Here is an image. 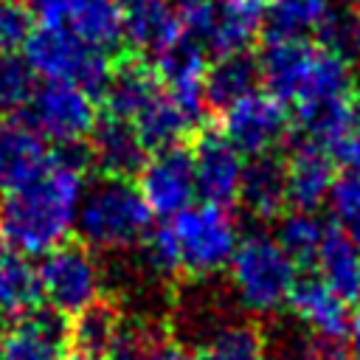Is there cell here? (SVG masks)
Wrapping results in <instances>:
<instances>
[{"mask_svg":"<svg viewBox=\"0 0 360 360\" xmlns=\"http://www.w3.org/2000/svg\"><path fill=\"white\" fill-rule=\"evenodd\" d=\"M37 90V73L25 56L3 53L0 56V110H22Z\"/></svg>","mask_w":360,"mask_h":360,"instance_id":"d6a6232c","label":"cell"},{"mask_svg":"<svg viewBox=\"0 0 360 360\" xmlns=\"http://www.w3.org/2000/svg\"><path fill=\"white\" fill-rule=\"evenodd\" d=\"M87 141H90L87 160L107 180H129L132 174H138V169L149 155L135 127L112 115H104L101 121H96Z\"/></svg>","mask_w":360,"mask_h":360,"instance_id":"9a60e30c","label":"cell"},{"mask_svg":"<svg viewBox=\"0 0 360 360\" xmlns=\"http://www.w3.org/2000/svg\"><path fill=\"white\" fill-rule=\"evenodd\" d=\"M177 253H180V273L188 278H211L228 270V262L239 245L236 219L228 214V205L217 202H197L174 214L169 222Z\"/></svg>","mask_w":360,"mask_h":360,"instance_id":"5b68a950","label":"cell"},{"mask_svg":"<svg viewBox=\"0 0 360 360\" xmlns=\"http://www.w3.org/2000/svg\"><path fill=\"white\" fill-rule=\"evenodd\" d=\"M121 326H124V315H121L118 304L98 298L84 312L70 318V323H68L70 349H76V354L90 357V360H107L110 349L118 340Z\"/></svg>","mask_w":360,"mask_h":360,"instance_id":"cb8c5ba5","label":"cell"},{"mask_svg":"<svg viewBox=\"0 0 360 360\" xmlns=\"http://www.w3.org/2000/svg\"><path fill=\"white\" fill-rule=\"evenodd\" d=\"M349 8H354L360 14V0H349Z\"/></svg>","mask_w":360,"mask_h":360,"instance_id":"ab89813d","label":"cell"},{"mask_svg":"<svg viewBox=\"0 0 360 360\" xmlns=\"http://www.w3.org/2000/svg\"><path fill=\"white\" fill-rule=\"evenodd\" d=\"M48 141L28 121H6L0 124V188H17L31 180L48 160Z\"/></svg>","mask_w":360,"mask_h":360,"instance_id":"ffe728a7","label":"cell"},{"mask_svg":"<svg viewBox=\"0 0 360 360\" xmlns=\"http://www.w3.org/2000/svg\"><path fill=\"white\" fill-rule=\"evenodd\" d=\"M0 360H3V357H0Z\"/></svg>","mask_w":360,"mask_h":360,"instance_id":"ee69618b","label":"cell"},{"mask_svg":"<svg viewBox=\"0 0 360 360\" xmlns=\"http://www.w3.org/2000/svg\"><path fill=\"white\" fill-rule=\"evenodd\" d=\"M34 14L39 25H62L101 51L124 39V8L115 0H45Z\"/></svg>","mask_w":360,"mask_h":360,"instance_id":"8fae6325","label":"cell"},{"mask_svg":"<svg viewBox=\"0 0 360 360\" xmlns=\"http://www.w3.org/2000/svg\"><path fill=\"white\" fill-rule=\"evenodd\" d=\"M256 87H259V65L248 51L217 56V62L208 65L205 82H202L205 104L219 107V110H225L236 98L253 93Z\"/></svg>","mask_w":360,"mask_h":360,"instance_id":"4316f807","label":"cell"},{"mask_svg":"<svg viewBox=\"0 0 360 360\" xmlns=\"http://www.w3.org/2000/svg\"><path fill=\"white\" fill-rule=\"evenodd\" d=\"M138 191L149 205L152 217H174L191 205L197 194L191 149L166 146L149 152L138 169Z\"/></svg>","mask_w":360,"mask_h":360,"instance_id":"30bf717a","label":"cell"},{"mask_svg":"<svg viewBox=\"0 0 360 360\" xmlns=\"http://www.w3.org/2000/svg\"><path fill=\"white\" fill-rule=\"evenodd\" d=\"M270 343L253 321H225L208 329L183 360H267Z\"/></svg>","mask_w":360,"mask_h":360,"instance_id":"44dd1931","label":"cell"},{"mask_svg":"<svg viewBox=\"0 0 360 360\" xmlns=\"http://www.w3.org/2000/svg\"><path fill=\"white\" fill-rule=\"evenodd\" d=\"M329 202L338 228L360 248V166H349L340 177H335Z\"/></svg>","mask_w":360,"mask_h":360,"instance_id":"1f68e13d","label":"cell"},{"mask_svg":"<svg viewBox=\"0 0 360 360\" xmlns=\"http://www.w3.org/2000/svg\"><path fill=\"white\" fill-rule=\"evenodd\" d=\"M191 163H194L197 194L205 202L231 205L239 197L245 160L242 152L222 132L217 129L200 132L191 146Z\"/></svg>","mask_w":360,"mask_h":360,"instance_id":"7c38bea8","label":"cell"},{"mask_svg":"<svg viewBox=\"0 0 360 360\" xmlns=\"http://www.w3.org/2000/svg\"><path fill=\"white\" fill-rule=\"evenodd\" d=\"M68 349V323L48 307L14 318L0 335L3 360H65Z\"/></svg>","mask_w":360,"mask_h":360,"instance_id":"4fadbf2b","label":"cell"},{"mask_svg":"<svg viewBox=\"0 0 360 360\" xmlns=\"http://www.w3.org/2000/svg\"><path fill=\"white\" fill-rule=\"evenodd\" d=\"M259 3H264V0H259Z\"/></svg>","mask_w":360,"mask_h":360,"instance_id":"7bdbcfd3","label":"cell"},{"mask_svg":"<svg viewBox=\"0 0 360 360\" xmlns=\"http://www.w3.org/2000/svg\"><path fill=\"white\" fill-rule=\"evenodd\" d=\"M245 211L256 219H276L290 205L287 194V166L276 155H256L245 163L242 186L236 197Z\"/></svg>","mask_w":360,"mask_h":360,"instance_id":"ac0fdd59","label":"cell"},{"mask_svg":"<svg viewBox=\"0 0 360 360\" xmlns=\"http://www.w3.org/2000/svg\"><path fill=\"white\" fill-rule=\"evenodd\" d=\"M160 90L163 84H160L155 65H149L138 53H129V56H118L110 65L107 82L101 87V98H104L107 115L124 118L132 124Z\"/></svg>","mask_w":360,"mask_h":360,"instance_id":"5bb4252c","label":"cell"},{"mask_svg":"<svg viewBox=\"0 0 360 360\" xmlns=\"http://www.w3.org/2000/svg\"><path fill=\"white\" fill-rule=\"evenodd\" d=\"M338 158L349 166H360V101H354L352 124H349V132H346V141H343Z\"/></svg>","mask_w":360,"mask_h":360,"instance_id":"8d00e7d4","label":"cell"},{"mask_svg":"<svg viewBox=\"0 0 360 360\" xmlns=\"http://www.w3.org/2000/svg\"><path fill=\"white\" fill-rule=\"evenodd\" d=\"M326 228L329 225H323L312 211H292L278 222L273 239L295 267H307V264H315Z\"/></svg>","mask_w":360,"mask_h":360,"instance_id":"f546056e","label":"cell"},{"mask_svg":"<svg viewBox=\"0 0 360 360\" xmlns=\"http://www.w3.org/2000/svg\"><path fill=\"white\" fill-rule=\"evenodd\" d=\"M287 307L292 309L295 321L318 338L340 340L349 329V304L335 295L321 278H298Z\"/></svg>","mask_w":360,"mask_h":360,"instance_id":"e0dca14e","label":"cell"},{"mask_svg":"<svg viewBox=\"0 0 360 360\" xmlns=\"http://www.w3.org/2000/svg\"><path fill=\"white\" fill-rule=\"evenodd\" d=\"M315 267L318 278L335 295H340L349 307L360 304V248L338 225L326 228L315 256Z\"/></svg>","mask_w":360,"mask_h":360,"instance_id":"603a6c76","label":"cell"},{"mask_svg":"<svg viewBox=\"0 0 360 360\" xmlns=\"http://www.w3.org/2000/svg\"><path fill=\"white\" fill-rule=\"evenodd\" d=\"M183 34L186 31L172 0H141L124 8V37L135 51L158 56Z\"/></svg>","mask_w":360,"mask_h":360,"instance_id":"7402d4cb","label":"cell"},{"mask_svg":"<svg viewBox=\"0 0 360 360\" xmlns=\"http://www.w3.org/2000/svg\"><path fill=\"white\" fill-rule=\"evenodd\" d=\"M278 360H352L349 349H343L332 338H318L312 332H290L276 346H270Z\"/></svg>","mask_w":360,"mask_h":360,"instance_id":"836d02e7","label":"cell"},{"mask_svg":"<svg viewBox=\"0 0 360 360\" xmlns=\"http://www.w3.org/2000/svg\"><path fill=\"white\" fill-rule=\"evenodd\" d=\"M264 28V3L259 0H219L214 20L202 37V48L214 56L242 53Z\"/></svg>","mask_w":360,"mask_h":360,"instance_id":"d6986e66","label":"cell"},{"mask_svg":"<svg viewBox=\"0 0 360 360\" xmlns=\"http://www.w3.org/2000/svg\"><path fill=\"white\" fill-rule=\"evenodd\" d=\"M141 250H143V262L146 267L160 276V278H174L180 276V253H177V242H174V233L166 225L160 228H149L146 236L141 239Z\"/></svg>","mask_w":360,"mask_h":360,"instance_id":"d590c367","label":"cell"},{"mask_svg":"<svg viewBox=\"0 0 360 360\" xmlns=\"http://www.w3.org/2000/svg\"><path fill=\"white\" fill-rule=\"evenodd\" d=\"M107 360H183V352L163 326L124 321Z\"/></svg>","mask_w":360,"mask_h":360,"instance_id":"f1b7e54d","label":"cell"},{"mask_svg":"<svg viewBox=\"0 0 360 360\" xmlns=\"http://www.w3.org/2000/svg\"><path fill=\"white\" fill-rule=\"evenodd\" d=\"M121 8H127V6H135V3H141V0H115Z\"/></svg>","mask_w":360,"mask_h":360,"instance_id":"f35d334b","label":"cell"},{"mask_svg":"<svg viewBox=\"0 0 360 360\" xmlns=\"http://www.w3.org/2000/svg\"><path fill=\"white\" fill-rule=\"evenodd\" d=\"M25 110L28 124L45 141L62 149H73L76 143L87 141L98 121L93 93L68 82H42L34 90Z\"/></svg>","mask_w":360,"mask_h":360,"instance_id":"ba28073f","label":"cell"},{"mask_svg":"<svg viewBox=\"0 0 360 360\" xmlns=\"http://www.w3.org/2000/svg\"><path fill=\"white\" fill-rule=\"evenodd\" d=\"M138 138L143 141L146 152H158L166 146H177L188 132L197 129V124L191 121V115L166 93L160 90L152 104L132 121Z\"/></svg>","mask_w":360,"mask_h":360,"instance_id":"484cf974","label":"cell"},{"mask_svg":"<svg viewBox=\"0 0 360 360\" xmlns=\"http://www.w3.org/2000/svg\"><path fill=\"white\" fill-rule=\"evenodd\" d=\"M231 287L239 304L256 315H276L287 307L298 281V267L273 236L250 233L239 239L231 262Z\"/></svg>","mask_w":360,"mask_h":360,"instance_id":"277c9868","label":"cell"},{"mask_svg":"<svg viewBox=\"0 0 360 360\" xmlns=\"http://www.w3.org/2000/svg\"><path fill=\"white\" fill-rule=\"evenodd\" d=\"M256 65L264 90L284 104H295V110L323 98L354 96L352 65L304 37H264Z\"/></svg>","mask_w":360,"mask_h":360,"instance_id":"7a4b0ae2","label":"cell"},{"mask_svg":"<svg viewBox=\"0 0 360 360\" xmlns=\"http://www.w3.org/2000/svg\"><path fill=\"white\" fill-rule=\"evenodd\" d=\"M39 304V284H37V267L25 259L22 250H17L0 231V315L20 318Z\"/></svg>","mask_w":360,"mask_h":360,"instance_id":"d4e9b609","label":"cell"},{"mask_svg":"<svg viewBox=\"0 0 360 360\" xmlns=\"http://www.w3.org/2000/svg\"><path fill=\"white\" fill-rule=\"evenodd\" d=\"M346 338H349V354H352V360H360V304H357L354 315L349 318Z\"/></svg>","mask_w":360,"mask_h":360,"instance_id":"74e56055","label":"cell"},{"mask_svg":"<svg viewBox=\"0 0 360 360\" xmlns=\"http://www.w3.org/2000/svg\"><path fill=\"white\" fill-rule=\"evenodd\" d=\"M287 166V194H290V205H295V211H315L321 208L335 186V158L315 146L301 141L292 155L284 160Z\"/></svg>","mask_w":360,"mask_h":360,"instance_id":"2e32d148","label":"cell"},{"mask_svg":"<svg viewBox=\"0 0 360 360\" xmlns=\"http://www.w3.org/2000/svg\"><path fill=\"white\" fill-rule=\"evenodd\" d=\"M84 197L82 158L62 152L22 186L8 188L0 200V231L25 256H42L68 242L76 228Z\"/></svg>","mask_w":360,"mask_h":360,"instance_id":"6da1fadb","label":"cell"},{"mask_svg":"<svg viewBox=\"0 0 360 360\" xmlns=\"http://www.w3.org/2000/svg\"><path fill=\"white\" fill-rule=\"evenodd\" d=\"M152 222V211L143 202L138 186L129 180H101L82 197L76 231L87 248L127 250L141 245Z\"/></svg>","mask_w":360,"mask_h":360,"instance_id":"3957f363","label":"cell"},{"mask_svg":"<svg viewBox=\"0 0 360 360\" xmlns=\"http://www.w3.org/2000/svg\"><path fill=\"white\" fill-rule=\"evenodd\" d=\"M39 301L62 318H76L101 298V267L84 242H62L37 267Z\"/></svg>","mask_w":360,"mask_h":360,"instance_id":"52a82bcc","label":"cell"},{"mask_svg":"<svg viewBox=\"0 0 360 360\" xmlns=\"http://www.w3.org/2000/svg\"><path fill=\"white\" fill-rule=\"evenodd\" d=\"M332 0H264L267 37H307L318 31L329 14Z\"/></svg>","mask_w":360,"mask_h":360,"instance_id":"83f0119b","label":"cell"},{"mask_svg":"<svg viewBox=\"0 0 360 360\" xmlns=\"http://www.w3.org/2000/svg\"><path fill=\"white\" fill-rule=\"evenodd\" d=\"M318 45L338 53L349 65L360 62V14L354 8L332 6L323 22L318 25Z\"/></svg>","mask_w":360,"mask_h":360,"instance_id":"4dcf8cb0","label":"cell"},{"mask_svg":"<svg viewBox=\"0 0 360 360\" xmlns=\"http://www.w3.org/2000/svg\"><path fill=\"white\" fill-rule=\"evenodd\" d=\"M37 14L28 0H0V56L25 48Z\"/></svg>","mask_w":360,"mask_h":360,"instance_id":"e575fe53","label":"cell"},{"mask_svg":"<svg viewBox=\"0 0 360 360\" xmlns=\"http://www.w3.org/2000/svg\"><path fill=\"white\" fill-rule=\"evenodd\" d=\"M290 132L287 104L267 90H253L222 110V135L242 155H270Z\"/></svg>","mask_w":360,"mask_h":360,"instance_id":"9c48e42d","label":"cell"},{"mask_svg":"<svg viewBox=\"0 0 360 360\" xmlns=\"http://www.w3.org/2000/svg\"><path fill=\"white\" fill-rule=\"evenodd\" d=\"M65 360H90V357H82V354H70V357H65Z\"/></svg>","mask_w":360,"mask_h":360,"instance_id":"60d3db41","label":"cell"},{"mask_svg":"<svg viewBox=\"0 0 360 360\" xmlns=\"http://www.w3.org/2000/svg\"><path fill=\"white\" fill-rule=\"evenodd\" d=\"M28 3H31V8H34V6H39V3H45V0H28Z\"/></svg>","mask_w":360,"mask_h":360,"instance_id":"b9f144b4","label":"cell"},{"mask_svg":"<svg viewBox=\"0 0 360 360\" xmlns=\"http://www.w3.org/2000/svg\"><path fill=\"white\" fill-rule=\"evenodd\" d=\"M22 51L25 62L42 82H68L87 93H101L112 65L107 51L79 39L62 25H37Z\"/></svg>","mask_w":360,"mask_h":360,"instance_id":"8992f818","label":"cell"}]
</instances>
